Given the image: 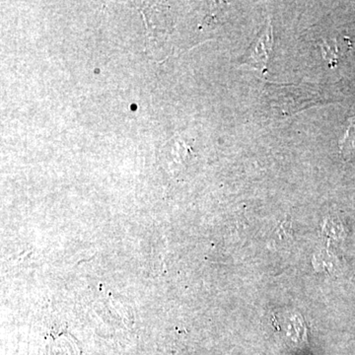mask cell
Listing matches in <instances>:
<instances>
[{"label": "cell", "instance_id": "cell-1", "mask_svg": "<svg viewBox=\"0 0 355 355\" xmlns=\"http://www.w3.org/2000/svg\"><path fill=\"white\" fill-rule=\"evenodd\" d=\"M272 49V26L268 23V27L263 30L260 37L252 44L251 48L245 55L243 64L253 65L257 69H266V62H268V53Z\"/></svg>", "mask_w": 355, "mask_h": 355}, {"label": "cell", "instance_id": "cell-2", "mask_svg": "<svg viewBox=\"0 0 355 355\" xmlns=\"http://www.w3.org/2000/svg\"><path fill=\"white\" fill-rule=\"evenodd\" d=\"M355 144V123H352L350 125L349 130H347V135H345V139L343 140V144L340 148H342L343 153H349L354 149Z\"/></svg>", "mask_w": 355, "mask_h": 355}]
</instances>
